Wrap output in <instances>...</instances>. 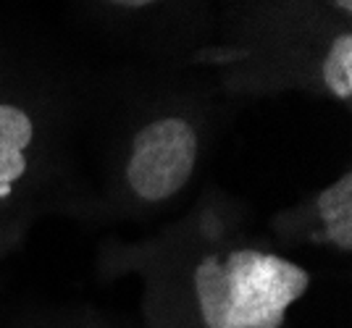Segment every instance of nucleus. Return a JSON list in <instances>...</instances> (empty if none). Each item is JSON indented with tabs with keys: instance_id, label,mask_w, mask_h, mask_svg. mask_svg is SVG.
<instances>
[{
	"instance_id": "obj_1",
	"label": "nucleus",
	"mask_w": 352,
	"mask_h": 328,
	"mask_svg": "<svg viewBox=\"0 0 352 328\" xmlns=\"http://www.w3.org/2000/svg\"><path fill=\"white\" fill-rule=\"evenodd\" d=\"M310 276L276 255L236 250L221 263V328H281L284 310L305 294Z\"/></svg>"
},
{
	"instance_id": "obj_2",
	"label": "nucleus",
	"mask_w": 352,
	"mask_h": 328,
	"mask_svg": "<svg viewBox=\"0 0 352 328\" xmlns=\"http://www.w3.org/2000/svg\"><path fill=\"white\" fill-rule=\"evenodd\" d=\"M195 155H197V139L187 121H155L134 139L126 179L142 200L158 202L179 192L190 181Z\"/></svg>"
},
{
	"instance_id": "obj_3",
	"label": "nucleus",
	"mask_w": 352,
	"mask_h": 328,
	"mask_svg": "<svg viewBox=\"0 0 352 328\" xmlns=\"http://www.w3.org/2000/svg\"><path fill=\"white\" fill-rule=\"evenodd\" d=\"M32 142V121L14 105H0V197L11 194V181L24 174V148Z\"/></svg>"
},
{
	"instance_id": "obj_4",
	"label": "nucleus",
	"mask_w": 352,
	"mask_h": 328,
	"mask_svg": "<svg viewBox=\"0 0 352 328\" xmlns=\"http://www.w3.org/2000/svg\"><path fill=\"white\" fill-rule=\"evenodd\" d=\"M318 213L326 221V237L337 244L339 250L352 247V176L344 174L337 184H331L318 197Z\"/></svg>"
},
{
	"instance_id": "obj_5",
	"label": "nucleus",
	"mask_w": 352,
	"mask_h": 328,
	"mask_svg": "<svg viewBox=\"0 0 352 328\" xmlns=\"http://www.w3.org/2000/svg\"><path fill=\"white\" fill-rule=\"evenodd\" d=\"M323 79L329 90L342 100L352 97V37L342 34L334 40L329 56L323 60Z\"/></svg>"
},
{
	"instance_id": "obj_6",
	"label": "nucleus",
	"mask_w": 352,
	"mask_h": 328,
	"mask_svg": "<svg viewBox=\"0 0 352 328\" xmlns=\"http://www.w3.org/2000/svg\"><path fill=\"white\" fill-rule=\"evenodd\" d=\"M111 3H118V5H129V8H142V5H150L155 0H111Z\"/></svg>"
},
{
	"instance_id": "obj_7",
	"label": "nucleus",
	"mask_w": 352,
	"mask_h": 328,
	"mask_svg": "<svg viewBox=\"0 0 352 328\" xmlns=\"http://www.w3.org/2000/svg\"><path fill=\"white\" fill-rule=\"evenodd\" d=\"M337 5L342 11H352V0H337Z\"/></svg>"
}]
</instances>
